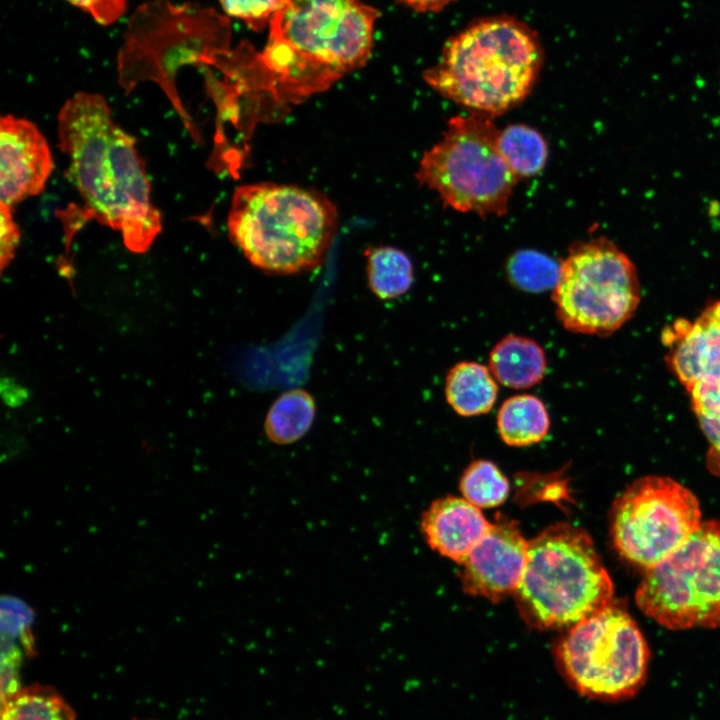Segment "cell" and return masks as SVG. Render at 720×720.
<instances>
[{
  "instance_id": "4316f807",
  "label": "cell",
  "mask_w": 720,
  "mask_h": 720,
  "mask_svg": "<svg viewBox=\"0 0 720 720\" xmlns=\"http://www.w3.org/2000/svg\"><path fill=\"white\" fill-rule=\"evenodd\" d=\"M0 215V256L1 269L4 270L15 256L16 249L20 242V229L13 219L11 207L1 204Z\"/></svg>"
},
{
  "instance_id": "5b68a950",
  "label": "cell",
  "mask_w": 720,
  "mask_h": 720,
  "mask_svg": "<svg viewBox=\"0 0 720 720\" xmlns=\"http://www.w3.org/2000/svg\"><path fill=\"white\" fill-rule=\"evenodd\" d=\"M613 593L612 580L589 534L557 523L529 541L514 597L528 626L566 630L613 603Z\"/></svg>"
},
{
  "instance_id": "4fadbf2b",
  "label": "cell",
  "mask_w": 720,
  "mask_h": 720,
  "mask_svg": "<svg viewBox=\"0 0 720 720\" xmlns=\"http://www.w3.org/2000/svg\"><path fill=\"white\" fill-rule=\"evenodd\" d=\"M528 544L518 524L498 519L463 562L465 593L493 602L516 592L527 562Z\"/></svg>"
},
{
  "instance_id": "44dd1931",
  "label": "cell",
  "mask_w": 720,
  "mask_h": 720,
  "mask_svg": "<svg viewBox=\"0 0 720 720\" xmlns=\"http://www.w3.org/2000/svg\"><path fill=\"white\" fill-rule=\"evenodd\" d=\"M498 143L502 156L518 179L538 174L546 164L547 143L541 133L528 125H508L500 130Z\"/></svg>"
},
{
  "instance_id": "d6986e66",
  "label": "cell",
  "mask_w": 720,
  "mask_h": 720,
  "mask_svg": "<svg viewBox=\"0 0 720 720\" xmlns=\"http://www.w3.org/2000/svg\"><path fill=\"white\" fill-rule=\"evenodd\" d=\"M316 414L313 396L304 389H291L271 405L264 420L266 437L277 445H290L310 430Z\"/></svg>"
},
{
  "instance_id": "e0dca14e",
  "label": "cell",
  "mask_w": 720,
  "mask_h": 720,
  "mask_svg": "<svg viewBox=\"0 0 720 720\" xmlns=\"http://www.w3.org/2000/svg\"><path fill=\"white\" fill-rule=\"evenodd\" d=\"M497 396V381L483 364L462 361L447 373L445 397L458 415L470 417L485 414L493 408Z\"/></svg>"
},
{
  "instance_id": "603a6c76",
  "label": "cell",
  "mask_w": 720,
  "mask_h": 720,
  "mask_svg": "<svg viewBox=\"0 0 720 720\" xmlns=\"http://www.w3.org/2000/svg\"><path fill=\"white\" fill-rule=\"evenodd\" d=\"M1 720H75V717L60 696L38 687L9 695Z\"/></svg>"
},
{
  "instance_id": "277c9868",
  "label": "cell",
  "mask_w": 720,
  "mask_h": 720,
  "mask_svg": "<svg viewBox=\"0 0 720 720\" xmlns=\"http://www.w3.org/2000/svg\"><path fill=\"white\" fill-rule=\"evenodd\" d=\"M337 226V209L324 194L271 182L239 186L227 218L231 241L252 265L272 274L317 267Z\"/></svg>"
},
{
  "instance_id": "52a82bcc",
  "label": "cell",
  "mask_w": 720,
  "mask_h": 720,
  "mask_svg": "<svg viewBox=\"0 0 720 720\" xmlns=\"http://www.w3.org/2000/svg\"><path fill=\"white\" fill-rule=\"evenodd\" d=\"M228 39V21L212 9L192 3H146L131 18L119 53L121 84L130 90L150 79L173 92L180 66L213 64L228 52Z\"/></svg>"
},
{
  "instance_id": "7c38bea8",
  "label": "cell",
  "mask_w": 720,
  "mask_h": 720,
  "mask_svg": "<svg viewBox=\"0 0 720 720\" xmlns=\"http://www.w3.org/2000/svg\"><path fill=\"white\" fill-rule=\"evenodd\" d=\"M663 342L667 365L688 392L708 440L706 465L720 478V300L694 320L675 321Z\"/></svg>"
},
{
  "instance_id": "ffe728a7",
  "label": "cell",
  "mask_w": 720,
  "mask_h": 720,
  "mask_svg": "<svg viewBox=\"0 0 720 720\" xmlns=\"http://www.w3.org/2000/svg\"><path fill=\"white\" fill-rule=\"evenodd\" d=\"M369 289L382 300L405 294L413 283V265L402 250L377 246L365 251Z\"/></svg>"
},
{
  "instance_id": "f1b7e54d",
  "label": "cell",
  "mask_w": 720,
  "mask_h": 720,
  "mask_svg": "<svg viewBox=\"0 0 720 720\" xmlns=\"http://www.w3.org/2000/svg\"><path fill=\"white\" fill-rule=\"evenodd\" d=\"M402 5L420 13H436L442 11L456 0H397Z\"/></svg>"
},
{
  "instance_id": "3957f363",
  "label": "cell",
  "mask_w": 720,
  "mask_h": 720,
  "mask_svg": "<svg viewBox=\"0 0 720 720\" xmlns=\"http://www.w3.org/2000/svg\"><path fill=\"white\" fill-rule=\"evenodd\" d=\"M543 64L537 32L516 17L495 15L451 36L423 77L441 96L494 118L526 99Z\"/></svg>"
},
{
  "instance_id": "6da1fadb",
  "label": "cell",
  "mask_w": 720,
  "mask_h": 720,
  "mask_svg": "<svg viewBox=\"0 0 720 720\" xmlns=\"http://www.w3.org/2000/svg\"><path fill=\"white\" fill-rule=\"evenodd\" d=\"M60 149L67 178L96 220L121 232L125 246L144 253L161 231L150 182L135 139L121 129L99 94L78 92L59 111Z\"/></svg>"
},
{
  "instance_id": "cb8c5ba5",
  "label": "cell",
  "mask_w": 720,
  "mask_h": 720,
  "mask_svg": "<svg viewBox=\"0 0 720 720\" xmlns=\"http://www.w3.org/2000/svg\"><path fill=\"white\" fill-rule=\"evenodd\" d=\"M507 273L510 281L522 290H553L559 277L560 263L538 251L520 250L510 257Z\"/></svg>"
},
{
  "instance_id": "8fae6325",
  "label": "cell",
  "mask_w": 720,
  "mask_h": 720,
  "mask_svg": "<svg viewBox=\"0 0 720 720\" xmlns=\"http://www.w3.org/2000/svg\"><path fill=\"white\" fill-rule=\"evenodd\" d=\"M609 522L617 552L646 570L681 546L702 523L695 495L674 479L657 475L632 482L613 503Z\"/></svg>"
},
{
  "instance_id": "d4e9b609",
  "label": "cell",
  "mask_w": 720,
  "mask_h": 720,
  "mask_svg": "<svg viewBox=\"0 0 720 720\" xmlns=\"http://www.w3.org/2000/svg\"><path fill=\"white\" fill-rule=\"evenodd\" d=\"M292 0H219L224 12L244 21L252 30L261 31L272 17Z\"/></svg>"
},
{
  "instance_id": "7402d4cb",
  "label": "cell",
  "mask_w": 720,
  "mask_h": 720,
  "mask_svg": "<svg viewBox=\"0 0 720 720\" xmlns=\"http://www.w3.org/2000/svg\"><path fill=\"white\" fill-rule=\"evenodd\" d=\"M509 482L501 470L488 460H475L460 479L463 498L478 508H492L505 502Z\"/></svg>"
},
{
  "instance_id": "484cf974",
  "label": "cell",
  "mask_w": 720,
  "mask_h": 720,
  "mask_svg": "<svg viewBox=\"0 0 720 720\" xmlns=\"http://www.w3.org/2000/svg\"><path fill=\"white\" fill-rule=\"evenodd\" d=\"M33 611L20 599L4 596L1 601L2 633L8 637L24 634L33 620Z\"/></svg>"
},
{
  "instance_id": "f546056e",
  "label": "cell",
  "mask_w": 720,
  "mask_h": 720,
  "mask_svg": "<svg viewBox=\"0 0 720 720\" xmlns=\"http://www.w3.org/2000/svg\"><path fill=\"white\" fill-rule=\"evenodd\" d=\"M2 392L9 405H18L26 398L25 390L9 379H7V383L2 381Z\"/></svg>"
},
{
  "instance_id": "8992f818",
  "label": "cell",
  "mask_w": 720,
  "mask_h": 720,
  "mask_svg": "<svg viewBox=\"0 0 720 720\" xmlns=\"http://www.w3.org/2000/svg\"><path fill=\"white\" fill-rule=\"evenodd\" d=\"M499 133L485 115L450 118L440 140L423 153L417 181L456 211L503 216L519 179L501 154Z\"/></svg>"
},
{
  "instance_id": "ba28073f",
  "label": "cell",
  "mask_w": 720,
  "mask_h": 720,
  "mask_svg": "<svg viewBox=\"0 0 720 720\" xmlns=\"http://www.w3.org/2000/svg\"><path fill=\"white\" fill-rule=\"evenodd\" d=\"M554 653L569 685L589 699H631L647 679L646 639L626 609L614 602L566 629Z\"/></svg>"
},
{
  "instance_id": "2e32d148",
  "label": "cell",
  "mask_w": 720,
  "mask_h": 720,
  "mask_svg": "<svg viewBox=\"0 0 720 720\" xmlns=\"http://www.w3.org/2000/svg\"><path fill=\"white\" fill-rule=\"evenodd\" d=\"M547 360L543 348L533 339L507 335L489 354V369L496 381L513 389H526L541 382Z\"/></svg>"
},
{
  "instance_id": "5bb4252c",
  "label": "cell",
  "mask_w": 720,
  "mask_h": 720,
  "mask_svg": "<svg viewBox=\"0 0 720 720\" xmlns=\"http://www.w3.org/2000/svg\"><path fill=\"white\" fill-rule=\"evenodd\" d=\"M0 155L1 204L13 208L44 190L54 164L49 145L34 123L12 115L3 116Z\"/></svg>"
},
{
  "instance_id": "ac0fdd59",
  "label": "cell",
  "mask_w": 720,
  "mask_h": 720,
  "mask_svg": "<svg viewBox=\"0 0 720 720\" xmlns=\"http://www.w3.org/2000/svg\"><path fill=\"white\" fill-rule=\"evenodd\" d=\"M550 419L536 396L518 394L506 399L497 413V429L509 446L523 447L540 442L548 434Z\"/></svg>"
},
{
  "instance_id": "7a4b0ae2",
  "label": "cell",
  "mask_w": 720,
  "mask_h": 720,
  "mask_svg": "<svg viewBox=\"0 0 720 720\" xmlns=\"http://www.w3.org/2000/svg\"><path fill=\"white\" fill-rule=\"evenodd\" d=\"M379 12L361 0H292L270 21L256 56L266 89L296 103L367 62Z\"/></svg>"
},
{
  "instance_id": "9c48e42d",
  "label": "cell",
  "mask_w": 720,
  "mask_h": 720,
  "mask_svg": "<svg viewBox=\"0 0 720 720\" xmlns=\"http://www.w3.org/2000/svg\"><path fill=\"white\" fill-rule=\"evenodd\" d=\"M641 290L631 259L605 237L573 243L552 292L555 313L574 333L608 336L635 313Z\"/></svg>"
},
{
  "instance_id": "30bf717a",
  "label": "cell",
  "mask_w": 720,
  "mask_h": 720,
  "mask_svg": "<svg viewBox=\"0 0 720 720\" xmlns=\"http://www.w3.org/2000/svg\"><path fill=\"white\" fill-rule=\"evenodd\" d=\"M635 599L645 615L670 630L720 627V521L702 522L647 569Z\"/></svg>"
},
{
  "instance_id": "83f0119b",
  "label": "cell",
  "mask_w": 720,
  "mask_h": 720,
  "mask_svg": "<svg viewBox=\"0 0 720 720\" xmlns=\"http://www.w3.org/2000/svg\"><path fill=\"white\" fill-rule=\"evenodd\" d=\"M89 13L99 24L116 22L125 12L127 0H67Z\"/></svg>"
},
{
  "instance_id": "9a60e30c",
  "label": "cell",
  "mask_w": 720,
  "mask_h": 720,
  "mask_svg": "<svg viewBox=\"0 0 720 720\" xmlns=\"http://www.w3.org/2000/svg\"><path fill=\"white\" fill-rule=\"evenodd\" d=\"M492 523L464 498L435 500L422 515L420 529L426 543L439 554L463 564Z\"/></svg>"
}]
</instances>
